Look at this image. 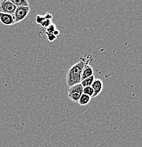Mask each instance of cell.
<instances>
[{
  "label": "cell",
  "instance_id": "2",
  "mask_svg": "<svg viewBox=\"0 0 142 147\" xmlns=\"http://www.w3.org/2000/svg\"><path fill=\"white\" fill-rule=\"evenodd\" d=\"M83 86L81 84L72 86L69 88L67 96L72 102H78L81 96L83 94Z\"/></svg>",
  "mask_w": 142,
  "mask_h": 147
},
{
  "label": "cell",
  "instance_id": "8",
  "mask_svg": "<svg viewBox=\"0 0 142 147\" xmlns=\"http://www.w3.org/2000/svg\"><path fill=\"white\" fill-rule=\"evenodd\" d=\"M16 7H29V3L27 0H10Z\"/></svg>",
  "mask_w": 142,
  "mask_h": 147
},
{
  "label": "cell",
  "instance_id": "6",
  "mask_svg": "<svg viewBox=\"0 0 142 147\" xmlns=\"http://www.w3.org/2000/svg\"><path fill=\"white\" fill-rule=\"evenodd\" d=\"M0 21L3 25L8 26L14 25L16 24L13 16L12 15L7 14V13H0Z\"/></svg>",
  "mask_w": 142,
  "mask_h": 147
},
{
  "label": "cell",
  "instance_id": "17",
  "mask_svg": "<svg viewBox=\"0 0 142 147\" xmlns=\"http://www.w3.org/2000/svg\"><path fill=\"white\" fill-rule=\"evenodd\" d=\"M53 35H54V36H55L56 37H57V36H59V31L58 30H55L54 32H53V33H52Z\"/></svg>",
  "mask_w": 142,
  "mask_h": 147
},
{
  "label": "cell",
  "instance_id": "7",
  "mask_svg": "<svg viewBox=\"0 0 142 147\" xmlns=\"http://www.w3.org/2000/svg\"><path fill=\"white\" fill-rule=\"evenodd\" d=\"M93 75H94V69H93L92 67L90 66L89 64H85L83 68V71H82L81 81L84 80L85 79L90 77Z\"/></svg>",
  "mask_w": 142,
  "mask_h": 147
},
{
  "label": "cell",
  "instance_id": "4",
  "mask_svg": "<svg viewBox=\"0 0 142 147\" xmlns=\"http://www.w3.org/2000/svg\"><path fill=\"white\" fill-rule=\"evenodd\" d=\"M30 11V7H17L13 13V16L14 18V21L16 24L21 22L23 20H24L28 16Z\"/></svg>",
  "mask_w": 142,
  "mask_h": 147
},
{
  "label": "cell",
  "instance_id": "12",
  "mask_svg": "<svg viewBox=\"0 0 142 147\" xmlns=\"http://www.w3.org/2000/svg\"><path fill=\"white\" fill-rule=\"evenodd\" d=\"M52 24V20L45 19L42 23H41L40 25L42 27L45 28H48L49 26H50Z\"/></svg>",
  "mask_w": 142,
  "mask_h": 147
},
{
  "label": "cell",
  "instance_id": "15",
  "mask_svg": "<svg viewBox=\"0 0 142 147\" xmlns=\"http://www.w3.org/2000/svg\"><path fill=\"white\" fill-rule=\"evenodd\" d=\"M46 36L47 37V40H48L50 42H53L54 40H55L57 37L52 34V33H46Z\"/></svg>",
  "mask_w": 142,
  "mask_h": 147
},
{
  "label": "cell",
  "instance_id": "3",
  "mask_svg": "<svg viewBox=\"0 0 142 147\" xmlns=\"http://www.w3.org/2000/svg\"><path fill=\"white\" fill-rule=\"evenodd\" d=\"M17 7L10 0L0 1V13H7L13 16Z\"/></svg>",
  "mask_w": 142,
  "mask_h": 147
},
{
  "label": "cell",
  "instance_id": "11",
  "mask_svg": "<svg viewBox=\"0 0 142 147\" xmlns=\"http://www.w3.org/2000/svg\"><path fill=\"white\" fill-rule=\"evenodd\" d=\"M83 93H84V94L90 96L91 98H92L93 96H94V90L91 88V86L84 87V88H83Z\"/></svg>",
  "mask_w": 142,
  "mask_h": 147
},
{
  "label": "cell",
  "instance_id": "16",
  "mask_svg": "<svg viewBox=\"0 0 142 147\" xmlns=\"http://www.w3.org/2000/svg\"><path fill=\"white\" fill-rule=\"evenodd\" d=\"M44 16H45V19H50V20L52 19V15L50 13H49V12H47V13L44 15Z\"/></svg>",
  "mask_w": 142,
  "mask_h": 147
},
{
  "label": "cell",
  "instance_id": "1",
  "mask_svg": "<svg viewBox=\"0 0 142 147\" xmlns=\"http://www.w3.org/2000/svg\"><path fill=\"white\" fill-rule=\"evenodd\" d=\"M86 64L85 59L81 58L77 63L71 66V68L67 73V84L69 87H71L76 84H80L81 82V74L83 68Z\"/></svg>",
  "mask_w": 142,
  "mask_h": 147
},
{
  "label": "cell",
  "instance_id": "10",
  "mask_svg": "<svg viewBox=\"0 0 142 147\" xmlns=\"http://www.w3.org/2000/svg\"><path fill=\"white\" fill-rule=\"evenodd\" d=\"M94 80H95V76L94 75H93V76H90V77L85 79L84 80L81 81L80 84H81L83 88H84V87H87V86H91V85H92L93 82H94Z\"/></svg>",
  "mask_w": 142,
  "mask_h": 147
},
{
  "label": "cell",
  "instance_id": "13",
  "mask_svg": "<svg viewBox=\"0 0 142 147\" xmlns=\"http://www.w3.org/2000/svg\"><path fill=\"white\" fill-rule=\"evenodd\" d=\"M55 30H57L55 25L52 24L50 26L46 28V30H45V34H46V33H53V32H54Z\"/></svg>",
  "mask_w": 142,
  "mask_h": 147
},
{
  "label": "cell",
  "instance_id": "14",
  "mask_svg": "<svg viewBox=\"0 0 142 147\" xmlns=\"http://www.w3.org/2000/svg\"><path fill=\"white\" fill-rule=\"evenodd\" d=\"M45 19V16H44V15L43 16H41V15H36V23H37L38 24H40V25L41 23H42Z\"/></svg>",
  "mask_w": 142,
  "mask_h": 147
},
{
  "label": "cell",
  "instance_id": "9",
  "mask_svg": "<svg viewBox=\"0 0 142 147\" xmlns=\"http://www.w3.org/2000/svg\"><path fill=\"white\" fill-rule=\"evenodd\" d=\"M91 98L90 97V96H87V95L83 93V94L81 96L80 98H79L78 102H79V105H85L88 103H89V102L91 101Z\"/></svg>",
  "mask_w": 142,
  "mask_h": 147
},
{
  "label": "cell",
  "instance_id": "5",
  "mask_svg": "<svg viewBox=\"0 0 142 147\" xmlns=\"http://www.w3.org/2000/svg\"><path fill=\"white\" fill-rule=\"evenodd\" d=\"M91 88L94 90V96L92 98H96L103 91V83L100 79H95L94 82H93L92 85H91Z\"/></svg>",
  "mask_w": 142,
  "mask_h": 147
}]
</instances>
